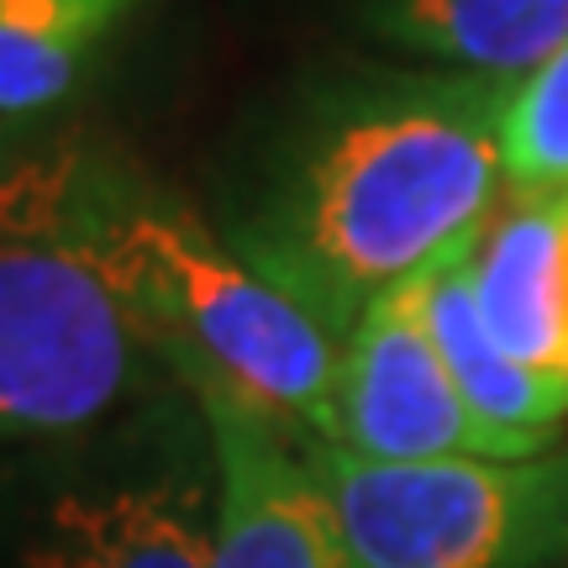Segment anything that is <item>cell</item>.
Listing matches in <instances>:
<instances>
[{"label": "cell", "instance_id": "cell-1", "mask_svg": "<svg viewBox=\"0 0 568 568\" xmlns=\"http://www.w3.org/2000/svg\"><path fill=\"white\" fill-rule=\"evenodd\" d=\"M506 80L347 63L253 153L222 232L337 332L474 243L510 195Z\"/></svg>", "mask_w": 568, "mask_h": 568}, {"label": "cell", "instance_id": "cell-2", "mask_svg": "<svg viewBox=\"0 0 568 568\" xmlns=\"http://www.w3.org/2000/svg\"><path fill=\"white\" fill-rule=\"evenodd\" d=\"M80 237L184 389H222L322 443L347 332L174 190L84 142Z\"/></svg>", "mask_w": 568, "mask_h": 568}, {"label": "cell", "instance_id": "cell-3", "mask_svg": "<svg viewBox=\"0 0 568 568\" xmlns=\"http://www.w3.org/2000/svg\"><path fill=\"white\" fill-rule=\"evenodd\" d=\"M84 138L27 148L0 180V447L116 422L174 374L80 237Z\"/></svg>", "mask_w": 568, "mask_h": 568}, {"label": "cell", "instance_id": "cell-4", "mask_svg": "<svg viewBox=\"0 0 568 568\" xmlns=\"http://www.w3.org/2000/svg\"><path fill=\"white\" fill-rule=\"evenodd\" d=\"M222 458L195 389L21 447L0 474V568H211Z\"/></svg>", "mask_w": 568, "mask_h": 568}, {"label": "cell", "instance_id": "cell-5", "mask_svg": "<svg viewBox=\"0 0 568 568\" xmlns=\"http://www.w3.org/2000/svg\"><path fill=\"white\" fill-rule=\"evenodd\" d=\"M347 568L568 564V447L542 458L374 464L305 437Z\"/></svg>", "mask_w": 568, "mask_h": 568}, {"label": "cell", "instance_id": "cell-6", "mask_svg": "<svg viewBox=\"0 0 568 568\" xmlns=\"http://www.w3.org/2000/svg\"><path fill=\"white\" fill-rule=\"evenodd\" d=\"M322 443L374 458V464H426V458H542L506 443L468 410L453 385L443 347L426 326L422 274L385 290L347 332L332 426Z\"/></svg>", "mask_w": 568, "mask_h": 568}, {"label": "cell", "instance_id": "cell-7", "mask_svg": "<svg viewBox=\"0 0 568 568\" xmlns=\"http://www.w3.org/2000/svg\"><path fill=\"white\" fill-rule=\"evenodd\" d=\"M195 400L222 458L211 568H347L337 516L305 458V432L222 389Z\"/></svg>", "mask_w": 568, "mask_h": 568}, {"label": "cell", "instance_id": "cell-8", "mask_svg": "<svg viewBox=\"0 0 568 568\" xmlns=\"http://www.w3.org/2000/svg\"><path fill=\"white\" fill-rule=\"evenodd\" d=\"M474 295L516 364L568 379V190H510L474 237Z\"/></svg>", "mask_w": 568, "mask_h": 568}, {"label": "cell", "instance_id": "cell-9", "mask_svg": "<svg viewBox=\"0 0 568 568\" xmlns=\"http://www.w3.org/2000/svg\"><path fill=\"white\" fill-rule=\"evenodd\" d=\"M422 301L426 326L443 347V364L453 385L464 389L468 410L506 443L527 447V453H552V437L568 422V379L516 364L489 337L485 316H479V295H474V243L453 247L443 264L426 268Z\"/></svg>", "mask_w": 568, "mask_h": 568}, {"label": "cell", "instance_id": "cell-10", "mask_svg": "<svg viewBox=\"0 0 568 568\" xmlns=\"http://www.w3.org/2000/svg\"><path fill=\"white\" fill-rule=\"evenodd\" d=\"M364 27L432 69L516 84L568 42V0H364Z\"/></svg>", "mask_w": 568, "mask_h": 568}, {"label": "cell", "instance_id": "cell-11", "mask_svg": "<svg viewBox=\"0 0 568 568\" xmlns=\"http://www.w3.org/2000/svg\"><path fill=\"white\" fill-rule=\"evenodd\" d=\"M148 0H0V122L59 111Z\"/></svg>", "mask_w": 568, "mask_h": 568}, {"label": "cell", "instance_id": "cell-12", "mask_svg": "<svg viewBox=\"0 0 568 568\" xmlns=\"http://www.w3.org/2000/svg\"><path fill=\"white\" fill-rule=\"evenodd\" d=\"M506 174L510 190H568V42L510 84Z\"/></svg>", "mask_w": 568, "mask_h": 568}, {"label": "cell", "instance_id": "cell-13", "mask_svg": "<svg viewBox=\"0 0 568 568\" xmlns=\"http://www.w3.org/2000/svg\"><path fill=\"white\" fill-rule=\"evenodd\" d=\"M17 148H21V126L0 122V180H6V174H11L21 159H27V153H17Z\"/></svg>", "mask_w": 568, "mask_h": 568}]
</instances>
